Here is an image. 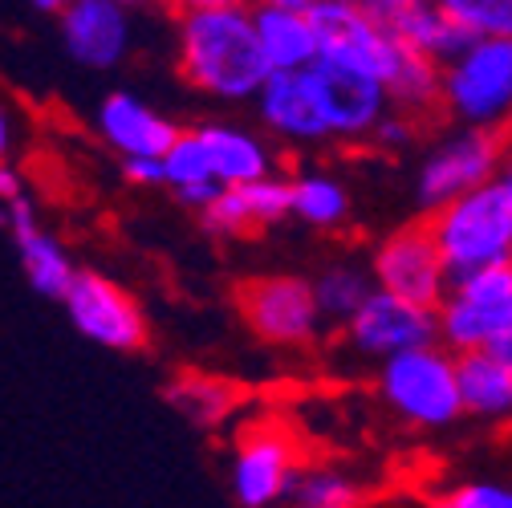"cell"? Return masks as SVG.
<instances>
[{
    "label": "cell",
    "mask_w": 512,
    "mask_h": 508,
    "mask_svg": "<svg viewBox=\"0 0 512 508\" xmlns=\"http://www.w3.org/2000/svg\"><path fill=\"white\" fill-rule=\"evenodd\" d=\"M419 126H423V118H415V114H403V110H387L378 122H374V131H370V143H378L382 151H403V147H411L415 139H419Z\"/></svg>",
    "instance_id": "cell-30"
},
{
    "label": "cell",
    "mask_w": 512,
    "mask_h": 508,
    "mask_svg": "<svg viewBox=\"0 0 512 508\" xmlns=\"http://www.w3.org/2000/svg\"><path fill=\"white\" fill-rule=\"evenodd\" d=\"M29 5H33L37 13H49V17H57L61 9H66V5H70V0H29Z\"/></svg>",
    "instance_id": "cell-37"
},
{
    "label": "cell",
    "mask_w": 512,
    "mask_h": 508,
    "mask_svg": "<svg viewBox=\"0 0 512 508\" xmlns=\"http://www.w3.org/2000/svg\"><path fill=\"white\" fill-rule=\"evenodd\" d=\"M289 216L305 220L309 228L330 232V228L346 224L350 192L330 171H301V175L289 179Z\"/></svg>",
    "instance_id": "cell-24"
},
{
    "label": "cell",
    "mask_w": 512,
    "mask_h": 508,
    "mask_svg": "<svg viewBox=\"0 0 512 508\" xmlns=\"http://www.w3.org/2000/svg\"><path fill=\"white\" fill-rule=\"evenodd\" d=\"M252 102L261 110L265 131L285 143H326L330 139L305 70H269V78L252 94Z\"/></svg>",
    "instance_id": "cell-18"
},
{
    "label": "cell",
    "mask_w": 512,
    "mask_h": 508,
    "mask_svg": "<svg viewBox=\"0 0 512 508\" xmlns=\"http://www.w3.org/2000/svg\"><path fill=\"white\" fill-rule=\"evenodd\" d=\"M9 151H13V122H9V110L0 106V163L9 159Z\"/></svg>",
    "instance_id": "cell-36"
},
{
    "label": "cell",
    "mask_w": 512,
    "mask_h": 508,
    "mask_svg": "<svg viewBox=\"0 0 512 508\" xmlns=\"http://www.w3.org/2000/svg\"><path fill=\"white\" fill-rule=\"evenodd\" d=\"M342 330L362 358H387V354L435 342V309L395 297L387 289H370L366 301L342 322Z\"/></svg>",
    "instance_id": "cell-13"
},
{
    "label": "cell",
    "mask_w": 512,
    "mask_h": 508,
    "mask_svg": "<svg viewBox=\"0 0 512 508\" xmlns=\"http://www.w3.org/2000/svg\"><path fill=\"white\" fill-rule=\"evenodd\" d=\"M220 187L224 183H216V179H196V183H183V187H175V204H183V208H191V212H200V208H208L216 196H220Z\"/></svg>",
    "instance_id": "cell-31"
},
{
    "label": "cell",
    "mask_w": 512,
    "mask_h": 508,
    "mask_svg": "<svg viewBox=\"0 0 512 508\" xmlns=\"http://www.w3.org/2000/svg\"><path fill=\"white\" fill-rule=\"evenodd\" d=\"M309 289H313V301H317L322 322L326 326H342L346 317L366 301L374 281H370V269H362V265H330L317 281H309Z\"/></svg>",
    "instance_id": "cell-27"
},
{
    "label": "cell",
    "mask_w": 512,
    "mask_h": 508,
    "mask_svg": "<svg viewBox=\"0 0 512 508\" xmlns=\"http://www.w3.org/2000/svg\"><path fill=\"white\" fill-rule=\"evenodd\" d=\"M0 224H5L13 232V244H17V257H21V273L25 281L49 297V301H61V293L70 289L74 281V257L66 252V244L53 240L41 220H37V208L29 196H17L5 204V216H0Z\"/></svg>",
    "instance_id": "cell-15"
},
{
    "label": "cell",
    "mask_w": 512,
    "mask_h": 508,
    "mask_svg": "<svg viewBox=\"0 0 512 508\" xmlns=\"http://www.w3.org/2000/svg\"><path fill=\"white\" fill-rule=\"evenodd\" d=\"M309 21L317 37V57L342 61V66H354L378 82L391 78L407 49L362 0H317L309 9Z\"/></svg>",
    "instance_id": "cell-7"
},
{
    "label": "cell",
    "mask_w": 512,
    "mask_h": 508,
    "mask_svg": "<svg viewBox=\"0 0 512 508\" xmlns=\"http://www.w3.org/2000/svg\"><path fill=\"white\" fill-rule=\"evenodd\" d=\"M305 460L297 456V443L281 423H248L236 439L232 456V496L244 508H269L285 500L293 472Z\"/></svg>",
    "instance_id": "cell-12"
},
{
    "label": "cell",
    "mask_w": 512,
    "mask_h": 508,
    "mask_svg": "<svg viewBox=\"0 0 512 508\" xmlns=\"http://www.w3.org/2000/svg\"><path fill=\"white\" fill-rule=\"evenodd\" d=\"M378 399L407 427L443 431L464 419L456 387V354L443 342H423L378 358Z\"/></svg>",
    "instance_id": "cell-3"
},
{
    "label": "cell",
    "mask_w": 512,
    "mask_h": 508,
    "mask_svg": "<svg viewBox=\"0 0 512 508\" xmlns=\"http://www.w3.org/2000/svg\"><path fill=\"white\" fill-rule=\"evenodd\" d=\"M439 504L443 508H512V488L496 480H468L447 496H439Z\"/></svg>",
    "instance_id": "cell-29"
},
{
    "label": "cell",
    "mask_w": 512,
    "mask_h": 508,
    "mask_svg": "<svg viewBox=\"0 0 512 508\" xmlns=\"http://www.w3.org/2000/svg\"><path fill=\"white\" fill-rule=\"evenodd\" d=\"M391 106L415 118H439V66L431 57L415 53L411 45L403 49L399 66L391 70V78L382 82Z\"/></svg>",
    "instance_id": "cell-25"
},
{
    "label": "cell",
    "mask_w": 512,
    "mask_h": 508,
    "mask_svg": "<svg viewBox=\"0 0 512 508\" xmlns=\"http://www.w3.org/2000/svg\"><path fill=\"white\" fill-rule=\"evenodd\" d=\"M244 326L281 350H301L322 338V313L305 277H252L236 289Z\"/></svg>",
    "instance_id": "cell-9"
},
{
    "label": "cell",
    "mask_w": 512,
    "mask_h": 508,
    "mask_svg": "<svg viewBox=\"0 0 512 508\" xmlns=\"http://www.w3.org/2000/svg\"><path fill=\"white\" fill-rule=\"evenodd\" d=\"M118 167H122V179H126V183H135V187H163V167H159V159L135 155V159H122Z\"/></svg>",
    "instance_id": "cell-32"
},
{
    "label": "cell",
    "mask_w": 512,
    "mask_h": 508,
    "mask_svg": "<svg viewBox=\"0 0 512 508\" xmlns=\"http://www.w3.org/2000/svg\"><path fill=\"white\" fill-rule=\"evenodd\" d=\"M456 387L464 415L500 423L512 411V362L488 350H464L456 354Z\"/></svg>",
    "instance_id": "cell-21"
},
{
    "label": "cell",
    "mask_w": 512,
    "mask_h": 508,
    "mask_svg": "<svg viewBox=\"0 0 512 508\" xmlns=\"http://www.w3.org/2000/svg\"><path fill=\"white\" fill-rule=\"evenodd\" d=\"M512 106V37H472L439 66V118L504 126Z\"/></svg>",
    "instance_id": "cell-4"
},
{
    "label": "cell",
    "mask_w": 512,
    "mask_h": 508,
    "mask_svg": "<svg viewBox=\"0 0 512 508\" xmlns=\"http://www.w3.org/2000/svg\"><path fill=\"white\" fill-rule=\"evenodd\" d=\"M382 25H387L403 45H411L415 53L431 57L435 66H443L447 57H456L472 41V33H464L456 21H447L431 0H415V5H407L403 13H395L391 21H382Z\"/></svg>",
    "instance_id": "cell-23"
},
{
    "label": "cell",
    "mask_w": 512,
    "mask_h": 508,
    "mask_svg": "<svg viewBox=\"0 0 512 508\" xmlns=\"http://www.w3.org/2000/svg\"><path fill=\"white\" fill-rule=\"evenodd\" d=\"M427 232L439 248L447 273L512 261V179L508 171L431 208Z\"/></svg>",
    "instance_id": "cell-2"
},
{
    "label": "cell",
    "mask_w": 512,
    "mask_h": 508,
    "mask_svg": "<svg viewBox=\"0 0 512 508\" xmlns=\"http://www.w3.org/2000/svg\"><path fill=\"white\" fill-rule=\"evenodd\" d=\"M504 163H508L504 126H456L452 135H443L423 155L415 175V200L423 212H431L452 196L468 192V187L508 171Z\"/></svg>",
    "instance_id": "cell-6"
},
{
    "label": "cell",
    "mask_w": 512,
    "mask_h": 508,
    "mask_svg": "<svg viewBox=\"0 0 512 508\" xmlns=\"http://www.w3.org/2000/svg\"><path fill=\"white\" fill-rule=\"evenodd\" d=\"M17 196H25V175L5 159V163H0V204H9Z\"/></svg>",
    "instance_id": "cell-33"
},
{
    "label": "cell",
    "mask_w": 512,
    "mask_h": 508,
    "mask_svg": "<svg viewBox=\"0 0 512 508\" xmlns=\"http://www.w3.org/2000/svg\"><path fill=\"white\" fill-rule=\"evenodd\" d=\"M175 57L183 82L220 102H252L269 78L248 5L175 13Z\"/></svg>",
    "instance_id": "cell-1"
},
{
    "label": "cell",
    "mask_w": 512,
    "mask_h": 508,
    "mask_svg": "<svg viewBox=\"0 0 512 508\" xmlns=\"http://www.w3.org/2000/svg\"><path fill=\"white\" fill-rule=\"evenodd\" d=\"M362 5H366V9H370L378 21H391L395 13H403L407 5H415V0H362Z\"/></svg>",
    "instance_id": "cell-35"
},
{
    "label": "cell",
    "mask_w": 512,
    "mask_h": 508,
    "mask_svg": "<svg viewBox=\"0 0 512 508\" xmlns=\"http://www.w3.org/2000/svg\"><path fill=\"white\" fill-rule=\"evenodd\" d=\"M370 281H374V289H387V293L407 297L415 305H431V309L439 305L452 273H447L439 248H435V240L427 232V220L395 228L387 240L374 248Z\"/></svg>",
    "instance_id": "cell-11"
},
{
    "label": "cell",
    "mask_w": 512,
    "mask_h": 508,
    "mask_svg": "<svg viewBox=\"0 0 512 508\" xmlns=\"http://www.w3.org/2000/svg\"><path fill=\"white\" fill-rule=\"evenodd\" d=\"M94 126H98V139L118 155V159H159L171 139L179 135V126L171 118H163L159 110H151L143 98H135L131 90H114L102 98L98 114H94Z\"/></svg>",
    "instance_id": "cell-16"
},
{
    "label": "cell",
    "mask_w": 512,
    "mask_h": 508,
    "mask_svg": "<svg viewBox=\"0 0 512 508\" xmlns=\"http://www.w3.org/2000/svg\"><path fill=\"white\" fill-rule=\"evenodd\" d=\"M248 9H252L256 45H261L269 70H305L317 57V37H313L309 13L269 5V0H248Z\"/></svg>",
    "instance_id": "cell-19"
},
{
    "label": "cell",
    "mask_w": 512,
    "mask_h": 508,
    "mask_svg": "<svg viewBox=\"0 0 512 508\" xmlns=\"http://www.w3.org/2000/svg\"><path fill=\"white\" fill-rule=\"evenodd\" d=\"M57 21L70 57L86 70H114L131 53V17L118 0H70Z\"/></svg>",
    "instance_id": "cell-14"
},
{
    "label": "cell",
    "mask_w": 512,
    "mask_h": 508,
    "mask_svg": "<svg viewBox=\"0 0 512 508\" xmlns=\"http://www.w3.org/2000/svg\"><path fill=\"white\" fill-rule=\"evenodd\" d=\"M171 13H191V9H224V5H248V0H163Z\"/></svg>",
    "instance_id": "cell-34"
},
{
    "label": "cell",
    "mask_w": 512,
    "mask_h": 508,
    "mask_svg": "<svg viewBox=\"0 0 512 508\" xmlns=\"http://www.w3.org/2000/svg\"><path fill=\"white\" fill-rule=\"evenodd\" d=\"M512 334V261L452 273L435 305V342L452 354L484 350Z\"/></svg>",
    "instance_id": "cell-5"
},
{
    "label": "cell",
    "mask_w": 512,
    "mask_h": 508,
    "mask_svg": "<svg viewBox=\"0 0 512 508\" xmlns=\"http://www.w3.org/2000/svg\"><path fill=\"white\" fill-rule=\"evenodd\" d=\"M289 216V179L281 175H261L248 183L220 187V196L200 208V224L212 236H248L256 228L281 224Z\"/></svg>",
    "instance_id": "cell-17"
},
{
    "label": "cell",
    "mask_w": 512,
    "mask_h": 508,
    "mask_svg": "<svg viewBox=\"0 0 512 508\" xmlns=\"http://www.w3.org/2000/svg\"><path fill=\"white\" fill-rule=\"evenodd\" d=\"M61 305H66L70 322L82 338H90L102 350H118V354H139L151 342V326L143 305L126 293L118 281L78 269L70 289L61 293Z\"/></svg>",
    "instance_id": "cell-8"
},
{
    "label": "cell",
    "mask_w": 512,
    "mask_h": 508,
    "mask_svg": "<svg viewBox=\"0 0 512 508\" xmlns=\"http://www.w3.org/2000/svg\"><path fill=\"white\" fill-rule=\"evenodd\" d=\"M285 500L301 504V508H354L366 500L362 484L338 468H326V464H301L289 480V492Z\"/></svg>",
    "instance_id": "cell-26"
},
{
    "label": "cell",
    "mask_w": 512,
    "mask_h": 508,
    "mask_svg": "<svg viewBox=\"0 0 512 508\" xmlns=\"http://www.w3.org/2000/svg\"><path fill=\"white\" fill-rule=\"evenodd\" d=\"M122 9H143V5H155V0H118Z\"/></svg>",
    "instance_id": "cell-39"
},
{
    "label": "cell",
    "mask_w": 512,
    "mask_h": 508,
    "mask_svg": "<svg viewBox=\"0 0 512 508\" xmlns=\"http://www.w3.org/2000/svg\"><path fill=\"white\" fill-rule=\"evenodd\" d=\"M196 139L204 147L208 171L216 183L232 187V183H248V179H261L273 171V151L261 135L244 131V126L232 122H204L196 126Z\"/></svg>",
    "instance_id": "cell-20"
},
{
    "label": "cell",
    "mask_w": 512,
    "mask_h": 508,
    "mask_svg": "<svg viewBox=\"0 0 512 508\" xmlns=\"http://www.w3.org/2000/svg\"><path fill=\"white\" fill-rule=\"evenodd\" d=\"M305 74H309L317 110L326 118L330 139L362 143L370 139L374 122L391 110V98L382 90V82L354 66H342V61H330V57H313Z\"/></svg>",
    "instance_id": "cell-10"
},
{
    "label": "cell",
    "mask_w": 512,
    "mask_h": 508,
    "mask_svg": "<svg viewBox=\"0 0 512 508\" xmlns=\"http://www.w3.org/2000/svg\"><path fill=\"white\" fill-rule=\"evenodd\" d=\"M472 37H512V0H431Z\"/></svg>",
    "instance_id": "cell-28"
},
{
    "label": "cell",
    "mask_w": 512,
    "mask_h": 508,
    "mask_svg": "<svg viewBox=\"0 0 512 508\" xmlns=\"http://www.w3.org/2000/svg\"><path fill=\"white\" fill-rule=\"evenodd\" d=\"M269 5H285V9H301V13H309L317 0H269Z\"/></svg>",
    "instance_id": "cell-38"
},
{
    "label": "cell",
    "mask_w": 512,
    "mask_h": 508,
    "mask_svg": "<svg viewBox=\"0 0 512 508\" xmlns=\"http://www.w3.org/2000/svg\"><path fill=\"white\" fill-rule=\"evenodd\" d=\"M167 403L196 427H220L236 415L240 407V387L228 383V378L204 374V370H183L171 378V387L163 391Z\"/></svg>",
    "instance_id": "cell-22"
}]
</instances>
